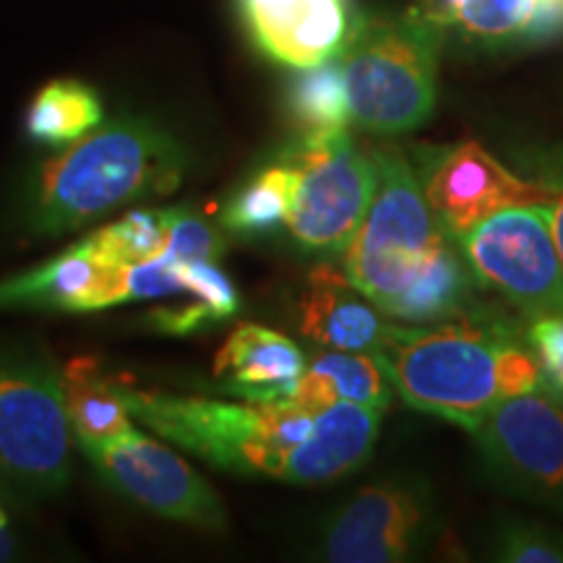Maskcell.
Masks as SVG:
<instances>
[{"label":"cell","instance_id":"obj_1","mask_svg":"<svg viewBox=\"0 0 563 563\" xmlns=\"http://www.w3.org/2000/svg\"><path fill=\"white\" fill-rule=\"evenodd\" d=\"M115 389L131 418L188 454L230 473L292 485L332 483L355 473L371 456L382 422L378 410L347 402H230L136 389L129 378H115Z\"/></svg>","mask_w":563,"mask_h":563},{"label":"cell","instance_id":"obj_2","mask_svg":"<svg viewBox=\"0 0 563 563\" xmlns=\"http://www.w3.org/2000/svg\"><path fill=\"white\" fill-rule=\"evenodd\" d=\"M376 357L405 405L467 433L493 405L540 384L525 332L467 311L431 323H391Z\"/></svg>","mask_w":563,"mask_h":563},{"label":"cell","instance_id":"obj_3","mask_svg":"<svg viewBox=\"0 0 563 563\" xmlns=\"http://www.w3.org/2000/svg\"><path fill=\"white\" fill-rule=\"evenodd\" d=\"M183 167L186 154L152 123L102 121L42 165L34 224L42 232H68L121 203L173 194Z\"/></svg>","mask_w":563,"mask_h":563},{"label":"cell","instance_id":"obj_4","mask_svg":"<svg viewBox=\"0 0 563 563\" xmlns=\"http://www.w3.org/2000/svg\"><path fill=\"white\" fill-rule=\"evenodd\" d=\"M441 32L418 9L361 21L340 55L352 123L376 136H399L431 118Z\"/></svg>","mask_w":563,"mask_h":563},{"label":"cell","instance_id":"obj_5","mask_svg":"<svg viewBox=\"0 0 563 563\" xmlns=\"http://www.w3.org/2000/svg\"><path fill=\"white\" fill-rule=\"evenodd\" d=\"M373 159L376 191L344 245V274L391 319L394 306L456 241L435 217L402 152H373Z\"/></svg>","mask_w":563,"mask_h":563},{"label":"cell","instance_id":"obj_6","mask_svg":"<svg viewBox=\"0 0 563 563\" xmlns=\"http://www.w3.org/2000/svg\"><path fill=\"white\" fill-rule=\"evenodd\" d=\"M485 475L525 501L563 514V399L538 384L493 405L473 428Z\"/></svg>","mask_w":563,"mask_h":563},{"label":"cell","instance_id":"obj_7","mask_svg":"<svg viewBox=\"0 0 563 563\" xmlns=\"http://www.w3.org/2000/svg\"><path fill=\"white\" fill-rule=\"evenodd\" d=\"M298 173L287 230L300 245L334 251L350 243L376 191V159L350 139L347 129L308 133L285 154Z\"/></svg>","mask_w":563,"mask_h":563},{"label":"cell","instance_id":"obj_8","mask_svg":"<svg viewBox=\"0 0 563 563\" xmlns=\"http://www.w3.org/2000/svg\"><path fill=\"white\" fill-rule=\"evenodd\" d=\"M70 422L60 371L47 361L0 355V470L32 490L68 477Z\"/></svg>","mask_w":563,"mask_h":563},{"label":"cell","instance_id":"obj_9","mask_svg":"<svg viewBox=\"0 0 563 563\" xmlns=\"http://www.w3.org/2000/svg\"><path fill=\"white\" fill-rule=\"evenodd\" d=\"M475 282L525 313H563V262L540 207H514L456 238Z\"/></svg>","mask_w":563,"mask_h":563},{"label":"cell","instance_id":"obj_10","mask_svg":"<svg viewBox=\"0 0 563 563\" xmlns=\"http://www.w3.org/2000/svg\"><path fill=\"white\" fill-rule=\"evenodd\" d=\"M439 532L431 485L394 475L352 496L323 534V553L340 563H399L426 551Z\"/></svg>","mask_w":563,"mask_h":563},{"label":"cell","instance_id":"obj_11","mask_svg":"<svg viewBox=\"0 0 563 563\" xmlns=\"http://www.w3.org/2000/svg\"><path fill=\"white\" fill-rule=\"evenodd\" d=\"M97 473L146 511L201 530H222L228 514L196 470L150 435L129 431L104 441H79Z\"/></svg>","mask_w":563,"mask_h":563},{"label":"cell","instance_id":"obj_12","mask_svg":"<svg viewBox=\"0 0 563 563\" xmlns=\"http://www.w3.org/2000/svg\"><path fill=\"white\" fill-rule=\"evenodd\" d=\"M422 194L449 235L460 238L504 209L543 207V188L477 141L420 150Z\"/></svg>","mask_w":563,"mask_h":563},{"label":"cell","instance_id":"obj_13","mask_svg":"<svg viewBox=\"0 0 563 563\" xmlns=\"http://www.w3.org/2000/svg\"><path fill=\"white\" fill-rule=\"evenodd\" d=\"M157 277L150 264L108 266L81 243L21 277L0 282V308L102 311L129 300H152Z\"/></svg>","mask_w":563,"mask_h":563},{"label":"cell","instance_id":"obj_14","mask_svg":"<svg viewBox=\"0 0 563 563\" xmlns=\"http://www.w3.org/2000/svg\"><path fill=\"white\" fill-rule=\"evenodd\" d=\"M238 11L266 58L298 70L340 58L363 21L352 0H238Z\"/></svg>","mask_w":563,"mask_h":563},{"label":"cell","instance_id":"obj_15","mask_svg":"<svg viewBox=\"0 0 563 563\" xmlns=\"http://www.w3.org/2000/svg\"><path fill=\"white\" fill-rule=\"evenodd\" d=\"M300 332L329 350L373 352L389 332V316L363 290L352 285L344 269L321 264L308 274L300 292Z\"/></svg>","mask_w":563,"mask_h":563},{"label":"cell","instance_id":"obj_16","mask_svg":"<svg viewBox=\"0 0 563 563\" xmlns=\"http://www.w3.org/2000/svg\"><path fill=\"white\" fill-rule=\"evenodd\" d=\"M306 368V355L290 336L262 323H241L214 357L222 391L256 402L287 399Z\"/></svg>","mask_w":563,"mask_h":563},{"label":"cell","instance_id":"obj_17","mask_svg":"<svg viewBox=\"0 0 563 563\" xmlns=\"http://www.w3.org/2000/svg\"><path fill=\"white\" fill-rule=\"evenodd\" d=\"M391 397L389 373L373 352L327 350L306 363L298 386L287 399L306 407L347 402L384 412L391 405Z\"/></svg>","mask_w":563,"mask_h":563},{"label":"cell","instance_id":"obj_18","mask_svg":"<svg viewBox=\"0 0 563 563\" xmlns=\"http://www.w3.org/2000/svg\"><path fill=\"white\" fill-rule=\"evenodd\" d=\"M490 47H530L563 37V0H467L454 21Z\"/></svg>","mask_w":563,"mask_h":563},{"label":"cell","instance_id":"obj_19","mask_svg":"<svg viewBox=\"0 0 563 563\" xmlns=\"http://www.w3.org/2000/svg\"><path fill=\"white\" fill-rule=\"evenodd\" d=\"M60 382L76 441H104L136 431L129 407L115 389V378L104 376L95 357H74L63 365Z\"/></svg>","mask_w":563,"mask_h":563},{"label":"cell","instance_id":"obj_20","mask_svg":"<svg viewBox=\"0 0 563 563\" xmlns=\"http://www.w3.org/2000/svg\"><path fill=\"white\" fill-rule=\"evenodd\" d=\"M104 118L97 91L76 79L45 84L26 110V131L42 144H70Z\"/></svg>","mask_w":563,"mask_h":563},{"label":"cell","instance_id":"obj_21","mask_svg":"<svg viewBox=\"0 0 563 563\" xmlns=\"http://www.w3.org/2000/svg\"><path fill=\"white\" fill-rule=\"evenodd\" d=\"M170 224L173 209L129 211L123 220L104 224L81 245L108 266L152 264L167 253Z\"/></svg>","mask_w":563,"mask_h":563},{"label":"cell","instance_id":"obj_22","mask_svg":"<svg viewBox=\"0 0 563 563\" xmlns=\"http://www.w3.org/2000/svg\"><path fill=\"white\" fill-rule=\"evenodd\" d=\"M298 173L282 157L274 165L264 167L249 186L235 196L224 209V224L241 235H262V232L285 224L290 214Z\"/></svg>","mask_w":563,"mask_h":563},{"label":"cell","instance_id":"obj_23","mask_svg":"<svg viewBox=\"0 0 563 563\" xmlns=\"http://www.w3.org/2000/svg\"><path fill=\"white\" fill-rule=\"evenodd\" d=\"M290 110L295 123L308 133L342 131L352 123L347 87L340 58L313 68H300L290 87Z\"/></svg>","mask_w":563,"mask_h":563},{"label":"cell","instance_id":"obj_24","mask_svg":"<svg viewBox=\"0 0 563 563\" xmlns=\"http://www.w3.org/2000/svg\"><path fill=\"white\" fill-rule=\"evenodd\" d=\"M490 559L504 563H563V532L532 519H506L490 534Z\"/></svg>","mask_w":563,"mask_h":563},{"label":"cell","instance_id":"obj_25","mask_svg":"<svg viewBox=\"0 0 563 563\" xmlns=\"http://www.w3.org/2000/svg\"><path fill=\"white\" fill-rule=\"evenodd\" d=\"M514 167L543 188V209L563 262V144L527 146L514 152Z\"/></svg>","mask_w":563,"mask_h":563},{"label":"cell","instance_id":"obj_26","mask_svg":"<svg viewBox=\"0 0 563 563\" xmlns=\"http://www.w3.org/2000/svg\"><path fill=\"white\" fill-rule=\"evenodd\" d=\"M525 342L540 368V384L563 399V313L527 319Z\"/></svg>","mask_w":563,"mask_h":563},{"label":"cell","instance_id":"obj_27","mask_svg":"<svg viewBox=\"0 0 563 563\" xmlns=\"http://www.w3.org/2000/svg\"><path fill=\"white\" fill-rule=\"evenodd\" d=\"M224 253V241L207 222L186 209H173L170 245L162 258L175 264L217 262Z\"/></svg>","mask_w":563,"mask_h":563},{"label":"cell","instance_id":"obj_28","mask_svg":"<svg viewBox=\"0 0 563 563\" xmlns=\"http://www.w3.org/2000/svg\"><path fill=\"white\" fill-rule=\"evenodd\" d=\"M464 5H467V0H418V9L422 16H428L433 21V24H439L441 30H449V26H454L456 16H460Z\"/></svg>","mask_w":563,"mask_h":563},{"label":"cell","instance_id":"obj_29","mask_svg":"<svg viewBox=\"0 0 563 563\" xmlns=\"http://www.w3.org/2000/svg\"><path fill=\"white\" fill-rule=\"evenodd\" d=\"M3 527H5V514L0 509V530H3Z\"/></svg>","mask_w":563,"mask_h":563}]
</instances>
